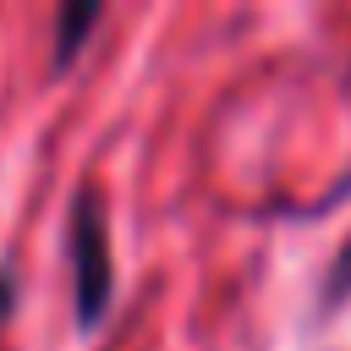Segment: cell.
Masks as SVG:
<instances>
[{
    "label": "cell",
    "mask_w": 351,
    "mask_h": 351,
    "mask_svg": "<svg viewBox=\"0 0 351 351\" xmlns=\"http://www.w3.org/2000/svg\"><path fill=\"white\" fill-rule=\"evenodd\" d=\"M5 313H11V274L0 269V324H5Z\"/></svg>",
    "instance_id": "cell-4"
},
{
    "label": "cell",
    "mask_w": 351,
    "mask_h": 351,
    "mask_svg": "<svg viewBox=\"0 0 351 351\" xmlns=\"http://www.w3.org/2000/svg\"><path fill=\"white\" fill-rule=\"evenodd\" d=\"M346 291H351V241H346V252H340V263H335V274L324 285V302H340Z\"/></svg>",
    "instance_id": "cell-3"
},
{
    "label": "cell",
    "mask_w": 351,
    "mask_h": 351,
    "mask_svg": "<svg viewBox=\"0 0 351 351\" xmlns=\"http://www.w3.org/2000/svg\"><path fill=\"white\" fill-rule=\"evenodd\" d=\"M99 22H104V5H66V11L55 16V71L77 60L82 38H88Z\"/></svg>",
    "instance_id": "cell-2"
},
{
    "label": "cell",
    "mask_w": 351,
    "mask_h": 351,
    "mask_svg": "<svg viewBox=\"0 0 351 351\" xmlns=\"http://www.w3.org/2000/svg\"><path fill=\"white\" fill-rule=\"evenodd\" d=\"M66 258H71V302H77V324L93 329L110 307L115 291V263H110V219L93 197V186H82L71 197V219H66Z\"/></svg>",
    "instance_id": "cell-1"
}]
</instances>
